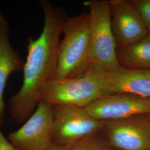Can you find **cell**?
Instances as JSON below:
<instances>
[{"label": "cell", "mask_w": 150, "mask_h": 150, "mask_svg": "<svg viewBox=\"0 0 150 150\" xmlns=\"http://www.w3.org/2000/svg\"><path fill=\"white\" fill-rule=\"evenodd\" d=\"M40 4L44 17L42 31L37 39L29 41L26 62L23 68L22 85L8 102L11 118L19 125L25 123L35 112L45 87L54 79L60 38L67 17L62 7L47 1H41Z\"/></svg>", "instance_id": "1"}, {"label": "cell", "mask_w": 150, "mask_h": 150, "mask_svg": "<svg viewBox=\"0 0 150 150\" xmlns=\"http://www.w3.org/2000/svg\"><path fill=\"white\" fill-rule=\"evenodd\" d=\"M106 72L93 66L74 77L52 79L45 87L40 101L51 105L65 104L85 107L110 95Z\"/></svg>", "instance_id": "2"}, {"label": "cell", "mask_w": 150, "mask_h": 150, "mask_svg": "<svg viewBox=\"0 0 150 150\" xmlns=\"http://www.w3.org/2000/svg\"><path fill=\"white\" fill-rule=\"evenodd\" d=\"M90 18L88 13L67 17L64 21L54 80L74 77L90 66Z\"/></svg>", "instance_id": "3"}, {"label": "cell", "mask_w": 150, "mask_h": 150, "mask_svg": "<svg viewBox=\"0 0 150 150\" xmlns=\"http://www.w3.org/2000/svg\"><path fill=\"white\" fill-rule=\"evenodd\" d=\"M83 4L88 8L90 18V64L107 72L120 66L110 1L88 0Z\"/></svg>", "instance_id": "4"}, {"label": "cell", "mask_w": 150, "mask_h": 150, "mask_svg": "<svg viewBox=\"0 0 150 150\" xmlns=\"http://www.w3.org/2000/svg\"><path fill=\"white\" fill-rule=\"evenodd\" d=\"M52 144L67 149L81 139L102 132L103 122L93 117L84 107L58 104L52 105Z\"/></svg>", "instance_id": "5"}, {"label": "cell", "mask_w": 150, "mask_h": 150, "mask_svg": "<svg viewBox=\"0 0 150 150\" xmlns=\"http://www.w3.org/2000/svg\"><path fill=\"white\" fill-rule=\"evenodd\" d=\"M52 105L40 101L31 117L7 139L20 150H45L52 145Z\"/></svg>", "instance_id": "6"}, {"label": "cell", "mask_w": 150, "mask_h": 150, "mask_svg": "<svg viewBox=\"0 0 150 150\" xmlns=\"http://www.w3.org/2000/svg\"><path fill=\"white\" fill-rule=\"evenodd\" d=\"M103 122L102 134L114 150H150V119L147 115Z\"/></svg>", "instance_id": "7"}, {"label": "cell", "mask_w": 150, "mask_h": 150, "mask_svg": "<svg viewBox=\"0 0 150 150\" xmlns=\"http://www.w3.org/2000/svg\"><path fill=\"white\" fill-rule=\"evenodd\" d=\"M93 117L115 121L150 115V98L129 93H115L98 98L84 107Z\"/></svg>", "instance_id": "8"}, {"label": "cell", "mask_w": 150, "mask_h": 150, "mask_svg": "<svg viewBox=\"0 0 150 150\" xmlns=\"http://www.w3.org/2000/svg\"><path fill=\"white\" fill-rule=\"evenodd\" d=\"M111 25L117 48L136 43L149 34L131 1L110 0Z\"/></svg>", "instance_id": "9"}, {"label": "cell", "mask_w": 150, "mask_h": 150, "mask_svg": "<svg viewBox=\"0 0 150 150\" xmlns=\"http://www.w3.org/2000/svg\"><path fill=\"white\" fill-rule=\"evenodd\" d=\"M106 74L110 95L129 93L150 98V69L118 66Z\"/></svg>", "instance_id": "10"}, {"label": "cell", "mask_w": 150, "mask_h": 150, "mask_svg": "<svg viewBox=\"0 0 150 150\" xmlns=\"http://www.w3.org/2000/svg\"><path fill=\"white\" fill-rule=\"evenodd\" d=\"M24 64L17 51L12 47L9 40V28L5 20L0 26V127L5 115L4 95L9 76L23 68Z\"/></svg>", "instance_id": "11"}, {"label": "cell", "mask_w": 150, "mask_h": 150, "mask_svg": "<svg viewBox=\"0 0 150 150\" xmlns=\"http://www.w3.org/2000/svg\"><path fill=\"white\" fill-rule=\"evenodd\" d=\"M117 55L121 66L150 69V33L136 43L118 48Z\"/></svg>", "instance_id": "12"}, {"label": "cell", "mask_w": 150, "mask_h": 150, "mask_svg": "<svg viewBox=\"0 0 150 150\" xmlns=\"http://www.w3.org/2000/svg\"><path fill=\"white\" fill-rule=\"evenodd\" d=\"M69 150H115L102 132L89 136L71 146Z\"/></svg>", "instance_id": "13"}, {"label": "cell", "mask_w": 150, "mask_h": 150, "mask_svg": "<svg viewBox=\"0 0 150 150\" xmlns=\"http://www.w3.org/2000/svg\"><path fill=\"white\" fill-rule=\"evenodd\" d=\"M139 13L147 31L150 33V0L131 1Z\"/></svg>", "instance_id": "14"}, {"label": "cell", "mask_w": 150, "mask_h": 150, "mask_svg": "<svg viewBox=\"0 0 150 150\" xmlns=\"http://www.w3.org/2000/svg\"><path fill=\"white\" fill-rule=\"evenodd\" d=\"M0 150H20L12 145L2 134L0 129Z\"/></svg>", "instance_id": "15"}, {"label": "cell", "mask_w": 150, "mask_h": 150, "mask_svg": "<svg viewBox=\"0 0 150 150\" xmlns=\"http://www.w3.org/2000/svg\"><path fill=\"white\" fill-rule=\"evenodd\" d=\"M69 150V149H67L59 146L52 144L46 150Z\"/></svg>", "instance_id": "16"}, {"label": "cell", "mask_w": 150, "mask_h": 150, "mask_svg": "<svg viewBox=\"0 0 150 150\" xmlns=\"http://www.w3.org/2000/svg\"><path fill=\"white\" fill-rule=\"evenodd\" d=\"M5 20H6L5 19L4 17L0 13V26H1V25H2V23L4 22L5 21Z\"/></svg>", "instance_id": "17"}, {"label": "cell", "mask_w": 150, "mask_h": 150, "mask_svg": "<svg viewBox=\"0 0 150 150\" xmlns=\"http://www.w3.org/2000/svg\"><path fill=\"white\" fill-rule=\"evenodd\" d=\"M147 116H148V117L150 119V115H147Z\"/></svg>", "instance_id": "18"}, {"label": "cell", "mask_w": 150, "mask_h": 150, "mask_svg": "<svg viewBox=\"0 0 150 150\" xmlns=\"http://www.w3.org/2000/svg\"></svg>", "instance_id": "19"}]
</instances>
